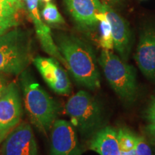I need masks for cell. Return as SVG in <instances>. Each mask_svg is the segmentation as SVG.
<instances>
[{"label":"cell","instance_id":"cell-2","mask_svg":"<svg viewBox=\"0 0 155 155\" xmlns=\"http://www.w3.org/2000/svg\"><path fill=\"white\" fill-rule=\"evenodd\" d=\"M21 83L25 108L32 123L42 133L52 127L61 111V105L53 99L31 75L23 71Z\"/></svg>","mask_w":155,"mask_h":155},{"label":"cell","instance_id":"cell-21","mask_svg":"<svg viewBox=\"0 0 155 155\" xmlns=\"http://www.w3.org/2000/svg\"><path fill=\"white\" fill-rule=\"evenodd\" d=\"M144 133L152 143L155 144V124H150L144 127Z\"/></svg>","mask_w":155,"mask_h":155},{"label":"cell","instance_id":"cell-24","mask_svg":"<svg viewBox=\"0 0 155 155\" xmlns=\"http://www.w3.org/2000/svg\"><path fill=\"white\" fill-rule=\"evenodd\" d=\"M121 155H137L135 150H132L129 152H121Z\"/></svg>","mask_w":155,"mask_h":155},{"label":"cell","instance_id":"cell-11","mask_svg":"<svg viewBox=\"0 0 155 155\" xmlns=\"http://www.w3.org/2000/svg\"><path fill=\"white\" fill-rule=\"evenodd\" d=\"M136 63L149 80L155 81V27L149 25L141 30L134 55Z\"/></svg>","mask_w":155,"mask_h":155},{"label":"cell","instance_id":"cell-17","mask_svg":"<svg viewBox=\"0 0 155 155\" xmlns=\"http://www.w3.org/2000/svg\"><path fill=\"white\" fill-rule=\"evenodd\" d=\"M136 137L137 136L132 134L129 129L120 128L117 131V138L121 152H129L134 150Z\"/></svg>","mask_w":155,"mask_h":155},{"label":"cell","instance_id":"cell-20","mask_svg":"<svg viewBox=\"0 0 155 155\" xmlns=\"http://www.w3.org/2000/svg\"><path fill=\"white\" fill-rule=\"evenodd\" d=\"M145 118L151 124H155V97H153L151 100L145 111Z\"/></svg>","mask_w":155,"mask_h":155},{"label":"cell","instance_id":"cell-19","mask_svg":"<svg viewBox=\"0 0 155 155\" xmlns=\"http://www.w3.org/2000/svg\"><path fill=\"white\" fill-rule=\"evenodd\" d=\"M134 150L137 155H152V150L150 146L142 137L137 136Z\"/></svg>","mask_w":155,"mask_h":155},{"label":"cell","instance_id":"cell-1","mask_svg":"<svg viewBox=\"0 0 155 155\" xmlns=\"http://www.w3.org/2000/svg\"><path fill=\"white\" fill-rule=\"evenodd\" d=\"M60 53L75 81L90 90L101 86L100 73L95 52L90 45L71 34L61 33L55 37Z\"/></svg>","mask_w":155,"mask_h":155},{"label":"cell","instance_id":"cell-15","mask_svg":"<svg viewBox=\"0 0 155 155\" xmlns=\"http://www.w3.org/2000/svg\"><path fill=\"white\" fill-rule=\"evenodd\" d=\"M37 36L40 40L42 48L45 51L52 57L55 58L58 61L63 64L66 67V63L65 59L60 53L57 45L55 43L51 35V30L49 27L44 24L42 19L34 22Z\"/></svg>","mask_w":155,"mask_h":155},{"label":"cell","instance_id":"cell-27","mask_svg":"<svg viewBox=\"0 0 155 155\" xmlns=\"http://www.w3.org/2000/svg\"><path fill=\"white\" fill-rule=\"evenodd\" d=\"M19 1H20L21 4H22V5L23 6V3H25V1H26V0H19Z\"/></svg>","mask_w":155,"mask_h":155},{"label":"cell","instance_id":"cell-6","mask_svg":"<svg viewBox=\"0 0 155 155\" xmlns=\"http://www.w3.org/2000/svg\"><path fill=\"white\" fill-rule=\"evenodd\" d=\"M22 113L18 88L15 83H9L0 92V134L8 135L19 124Z\"/></svg>","mask_w":155,"mask_h":155},{"label":"cell","instance_id":"cell-13","mask_svg":"<svg viewBox=\"0 0 155 155\" xmlns=\"http://www.w3.org/2000/svg\"><path fill=\"white\" fill-rule=\"evenodd\" d=\"M89 149L100 155H121L117 131L111 127H104L92 136Z\"/></svg>","mask_w":155,"mask_h":155},{"label":"cell","instance_id":"cell-23","mask_svg":"<svg viewBox=\"0 0 155 155\" xmlns=\"http://www.w3.org/2000/svg\"><path fill=\"white\" fill-rule=\"evenodd\" d=\"M7 85V83H6V81L2 75L0 74V92L2 91V89L5 88V86Z\"/></svg>","mask_w":155,"mask_h":155},{"label":"cell","instance_id":"cell-22","mask_svg":"<svg viewBox=\"0 0 155 155\" xmlns=\"http://www.w3.org/2000/svg\"><path fill=\"white\" fill-rule=\"evenodd\" d=\"M99 1L103 5L114 8V7L120 5L121 3L122 0H99Z\"/></svg>","mask_w":155,"mask_h":155},{"label":"cell","instance_id":"cell-12","mask_svg":"<svg viewBox=\"0 0 155 155\" xmlns=\"http://www.w3.org/2000/svg\"><path fill=\"white\" fill-rule=\"evenodd\" d=\"M70 15L81 30L93 31L98 25L96 15L104 11L99 0H64Z\"/></svg>","mask_w":155,"mask_h":155},{"label":"cell","instance_id":"cell-16","mask_svg":"<svg viewBox=\"0 0 155 155\" xmlns=\"http://www.w3.org/2000/svg\"><path fill=\"white\" fill-rule=\"evenodd\" d=\"M96 19L99 22L100 38L99 44L104 50L114 49V40L111 32V26L104 12L98 13Z\"/></svg>","mask_w":155,"mask_h":155},{"label":"cell","instance_id":"cell-3","mask_svg":"<svg viewBox=\"0 0 155 155\" xmlns=\"http://www.w3.org/2000/svg\"><path fill=\"white\" fill-rule=\"evenodd\" d=\"M32 59L28 31L15 28L0 35V73H22Z\"/></svg>","mask_w":155,"mask_h":155},{"label":"cell","instance_id":"cell-9","mask_svg":"<svg viewBox=\"0 0 155 155\" xmlns=\"http://www.w3.org/2000/svg\"><path fill=\"white\" fill-rule=\"evenodd\" d=\"M2 153L3 155H38V145L29 124L21 123L8 134Z\"/></svg>","mask_w":155,"mask_h":155},{"label":"cell","instance_id":"cell-5","mask_svg":"<svg viewBox=\"0 0 155 155\" xmlns=\"http://www.w3.org/2000/svg\"><path fill=\"white\" fill-rule=\"evenodd\" d=\"M71 124L83 137H88L104 127V112L96 98L80 91L69 98L65 106Z\"/></svg>","mask_w":155,"mask_h":155},{"label":"cell","instance_id":"cell-7","mask_svg":"<svg viewBox=\"0 0 155 155\" xmlns=\"http://www.w3.org/2000/svg\"><path fill=\"white\" fill-rule=\"evenodd\" d=\"M83 150L71 123L56 119L51 127L50 155H81Z\"/></svg>","mask_w":155,"mask_h":155},{"label":"cell","instance_id":"cell-25","mask_svg":"<svg viewBox=\"0 0 155 155\" xmlns=\"http://www.w3.org/2000/svg\"><path fill=\"white\" fill-rule=\"evenodd\" d=\"M7 135H5V134H0V143L2 142V141L4 139H5L6 137H7Z\"/></svg>","mask_w":155,"mask_h":155},{"label":"cell","instance_id":"cell-14","mask_svg":"<svg viewBox=\"0 0 155 155\" xmlns=\"http://www.w3.org/2000/svg\"><path fill=\"white\" fill-rule=\"evenodd\" d=\"M22 7L19 0H0V35L18 25Z\"/></svg>","mask_w":155,"mask_h":155},{"label":"cell","instance_id":"cell-18","mask_svg":"<svg viewBox=\"0 0 155 155\" xmlns=\"http://www.w3.org/2000/svg\"><path fill=\"white\" fill-rule=\"evenodd\" d=\"M42 17L49 25H64L65 20L59 12L57 7L52 2H47L42 12Z\"/></svg>","mask_w":155,"mask_h":155},{"label":"cell","instance_id":"cell-10","mask_svg":"<svg viewBox=\"0 0 155 155\" xmlns=\"http://www.w3.org/2000/svg\"><path fill=\"white\" fill-rule=\"evenodd\" d=\"M104 8L111 26L114 48L119 53L120 58L127 62L133 45V35L129 23L112 7L104 5Z\"/></svg>","mask_w":155,"mask_h":155},{"label":"cell","instance_id":"cell-26","mask_svg":"<svg viewBox=\"0 0 155 155\" xmlns=\"http://www.w3.org/2000/svg\"><path fill=\"white\" fill-rule=\"evenodd\" d=\"M41 1H42V2H50V1H51V0H41Z\"/></svg>","mask_w":155,"mask_h":155},{"label":"cell","instance_id":"cell-4","mask_svg":"<svg viewBox=\"0 0 155 155\" xmlns=\"http://www.w3.org/2000/svg\"><path fill=\"white\" fill-rule=\"evenodd\" d=\"M98 63L116 95L126 103L134 102L138 91L134 68L108 50H102Z\"/></svg>","mask_w":155,"mask_h":155},{"label":"cell","instance_id":"cell-8","mask_svg":"<svg viewBox=\"0 0 155 155\" xmlns=\"http://www.w3.org/2000/svg\"><path fill=\"white\" fill-rule=\"evenodd\" d=\"M33 63L45 81L53 91L59 95L68 96L71 94L72 87L66 71L54 58L38 56Z\"/></svg>","mask_w":155,"mask_h":155}]
</instances>
